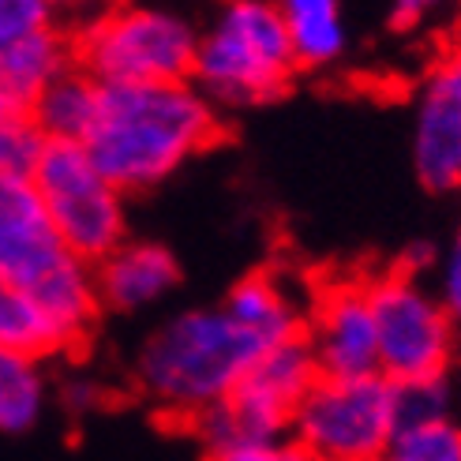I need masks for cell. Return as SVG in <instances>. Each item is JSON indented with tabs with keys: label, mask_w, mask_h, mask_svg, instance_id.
<instances>
[{
	"label": "cell",
	"mask_w": 461,
	"mask_h": 461,
	"mask_svg": "<svg viewBox=\"0 0 461 461\" xmlns=\"http://www.w3.org/2000/svg\"><path fill=\"white\" fill-rule=\"evenodd\" d=\"M364 285L375 312L379 372L390 383L447 379L461 330L435 285L420 282L412 270H386Z\"/></svg>",
	"instance_id": "8"
},
{
	"label": "cell",
	"mask_w": 461,
	"mask_h": 461,
	"mask_svg": "<svg viewBox=\"0 0 461 461\" xmlns=\"http://www.w3.org/2000/svg\"><path fill=\"white\" fill-rule=\"evenodd\" d=\"M447 0H390V23H394L398 31H412L428 23L435 12H439Z\"/></svg>",
	"instance_id": "23"
},
{
	"label": "cell",
	"mask_w": 461,
	"mask_h": 461,
	"mask_svg": "<svg viewBox=\"0 0 461 461\" xmlns=\"http://www.w3.org/2000/svg\"><path fill=\"white\" fill-rule=\"evenodd\" d=\"M199 31L184 15L113 0L79 23L76 64L98 83H169L192 79Z\"/></svg>",
	"instance_id": "6"
},
{
	"label": "cell",
	"mask_w": 461,
	"mask_h": 461,
	"mask_svg": "<svg viewBox=\"0 0 461 461\" xmlns=\"http://www.w3.org/2000/svg\"><path fill=\"white\" fill-rule=\"evenodd\" d=\"M45 131L34 124L31 113L0 121V173H34L38 158L45 150Z\"/></svg>",
	"instance_id": "20"
},
{
	"label": "cell",
	"mask_w": 461,
	"mask_h": 461,
	"mask_svg": "<svg viewBox=\"0 0 461 461\" xmlns=\"http://www.w3.org/2000/svg\"><path fill=\"white\" fill-rule=\"evenodd\" d=\"M50 379H45L41 353L0 345V435H27L38 428Z\"/></svg>",
	"instance_id": "17"
},
{
	"label": "cell",
	"mask_w": 461,
	"mask_h": 461,
	"mask_svg": "<svg viewBox=\"0 0 461 461\" xmlns=\"http://www.w3.org/2000/svg\"><path fill=\"white\" fill-rule=\"evenodd\" d=\"M31 176L45 199V211H50L57 233L76 256L98 263L124 240L128 192L102 173V166L90 158L83 143L50 140Z\"/></svg>",
	"instance_id": "9"
},
{
	"label": "cell",
	"mask_w": 461,
	"mask_h": 461,
	"mask_svg": "<svg viewBox=\"0 0 461 461\" xmlns=\"http://www.w3.org/2000/svg\"><path fill=\"white\" fill-rule=\"evenodd\" d=\"M304 341L319 364V375H364L379 372L375 312L364 282L322 285L304 322Z\"/></svg>",
	"instance_id": "10"
},
{
	"label": "cell",
	"mask_w": 461,
	"mask_h": 461,
	"mask_svg": "<svg viewBox=\"0 0 461 461\" xmlns=\"http://www.w3.org/2000/svg\"><path fill=\"white\" fill-rule=\"evenodd\" d=\"M398 431V383L383 372L319 375L293 417V443L319 461L386 457Z\"/></svg>",
	"instance_id": "7"
},
{
	"label": "cell",
	"mask_w": 461,
	"mask_h": 461,
	"mask_svg": "<svg viewBox=\"0 0 461 461\" xmlns=\"http://www.w3.org/2000/svg\"><path fill=\"white\" fill-rule=\"evenodd\" d=\"M278 12L301 72H322L345 60L353 38L345 0H278Z\"/></svg>",
	"instance_id": "14"
},
{
	"label": "cell",
	"mask_w": 461,
	"mask_h": 461,
	"mask_svg": "<svg viewBox=\"0 0 461 461\" xmlns=\"http://www.w3.org/2000/svg\"><path fill=\"white\" fill-rule=\"evenodd\" d=\"M270 345L218 308L176 312L143 341L135 383L166 417L195 420L233 394L248 367Z\"/></svg>",
	"instance_id": "2"
},
{
	"label": "cell",
	"mask_w": 461,
	"mask_h": 461,
	"mask_svg": "<svg viewBox=\"0 0 461 461\" xmlns=\"http://www.w3.org/2000/svg\"><path fill=\"white\" fill-rule=\"evenodd\" d=\"M57 27L53 0H0V45Z\"/></svg>",
	"instance_id": "21"
},
{
	"label": "cell",
	"mask_w": 461,
	"mask_h": 461,
	"mask_svg": "<svg viewBox=\"0 0 461 461\" xmlns=\"http://www.w3.org/2000/svg\"><path fill=\"white\" fill-rule=\"evenodd\" d=\"M113 0H53V8H57V15H68V19H79V23H86V19H95L102 8H109Z\"/></svg>",
	"instance_id": "24"
},
{
	"label": "cell",
	"mask_w": 461,
	"mask_h": 461,
	"mask_svg": "<svg viewBox=\"0 0 461 461\" xmlns=\"http://www.w3.org/2000/svg\"><path fill=\"white\" fill-rule=\"evenodd\" d=\"M72 60H76V45L57 27L19 38L12 45H0V90L19 109H31L41 90L72 68Z\"/></svg>",
	"instance_id": "15"
},
{
	"label": "cell",
	"mask_w": 461,
	"mask_h": 461,
	"mask_svg": "<svg viewBox=\"0 0 461 461\" xmlns=\"http://www.w3.org/2000/svg\"><path fill=\"white\" fill-rule=\"evenodd\" d=\"M435 293H439V301L447 304V312L454 315L461 330V225L439 256V267H435Z\"/></svg>",
	"instance_id": "22"
},
{
	"label": "cell",
	"mask_w": 461,
	"mask_h": 461,
	"mask_svg": "<svg viewBox=\"0 0 461 461\" xmlns=\"http://www.w3.org/2000/svg\"><path fill=\"white\" fill-rule=\"evenodd\" d=\"M225 312L237 322H244L251 334H259L267 345L301 338L304 322H308L304 296L293 289V282L285 274H270V270L248 274L244 282H237L229 289Z\"/></svg>",
	"instance_id": "13"
},
{
	"label": "cell",
	"mask_w": 461,
	"mask_h": 461,
	"mask_svg": "<svg viewBox=\"0 0 461 461\" xmlns=\"http://www.w3.org/2000/svg\"><path fill=\"white\" fill-rule=\"evenodd\" d=\"M412 169L428 192H461V86L439 68H431L412 109Z\"/></svg>",
	"instance_id": "11"
},
{
	"label": "cell",
	"mask_w": 461,
	"mask_h": 461,
	"mask_svg": "<svg viewBox=\"0 0 461 461\" xmlns=\"http://www.w3.org/2000/svg\"><path fill=\"white\" fill-rule=\"evenodd\" d=\"M386 457L390 461H461V420L450 409L398 420Z\"/></svg>",
	"instance_id": "19"
},
{
	"label": "cell",
	"mask_w": 461,
	"mask_h": 461,
	"mask_svg": "<svg viewBox=\"0 0 461 461\" xmlns=\"http://www.w3.org/2000/svg\"><path fill=\"white\" fill-rule=\"evenodd\" d=\"M435 68H439V72H443L450 83H457V86H461V38L450 45V50H447V57H443L439 64H435Z\"/></svg>",
	"instance_id": "25"
},
{
	"label": "cell",
	"mask_w": 461,
	"mask_h": 461,
	"mask_svg": "<svg viewBox=\"0 0 461 461\" xmlns=\"http://www.w3.org/2000/svg\"><path fill=\"white\" fill-rule=\"evenodd\" d=\"M319 379V364L304 334L270 345L233 394L192 420L203 450L221 461H289L301 457L293 443V417Z\"/></svg>",
	"instance_id": "4"
},
{
	"label": "cell",
	"mask_w": 461,
	"mask_h": 461,
	"mask_svg": "<svg viewBox=\"0 0 461 461\" xmlns=\"http://www.w3.org/2000/svg\"><path fill=\"white\" fill-rule=\"evenodd\" d=\"M0 345H15V349H31L41 357L68 349L57 322L41 312V304L27 289L5 274H0Z\"/></svg>",
	"instance_id": "18"
},
{
	"label": "cell",
	"mask_w": 461,
	"mask_h": 461,
	"mask_svg": "<svg viewBox=\"0 0 461 461\" xmlns=\"http://www.w3.org/2000/svg\"><path fill=\"white\" fill-rule=\"evenodd\" d=\"M218 105L192 79L102 83L83 147L117 188L147 192L218 143Z\"/></svg>",
	"instance_id": "1"
},
{
	"label": "cell",
	"mask_w": 461,
	"mask_h": 461,
	"mask_svg": "<svg viewBox=\"0 0 461 461\" xmlns=\"http://www.w3.org/2000/svg\"><path fill=\"white\" fill-rule=\"evenodd\" d=\"M95 282L105 308L143 312L176 289L180 267L161 244L150 240H121L117 248L95 263Z\"/></svg>",
	"instance_id": "12"
},
{
	"label": "cell",
	"mask_w": 461,
	"mask_h": 461,
	"mask_svg": "<svg viewBox=\"0 0 461 461\" xmlns=\"http://www.w3.org/2000/svg\"><path fill=\"white\" fill-rule=\"evenodd\" d=\"M0 274L34 296L68 349L95 327L102 308L95 263L64 244L31 173H0Z\"/></svg>",
	"instance_id": "3"
},
{
	"label": "cell",
	"mask_w": 461,
	"mask_h": 461,
	"mask_svg": "<svg viewBox=\"0 0 461 461\" xmlns=\"http://www.w3.org/2000/svg\"><path fill=\"white\" fill-rule=\"evenodd\" d=\"M301 64L278 0H221L199 31L192 83L218 109H251L282 98Z\"/></svg>",
	"instance_id": "5"
},
{
	"label": "cell",
	"mask_w": 461,
	"mask_h": 461,
	"mask_svg": "<svg viewBox=\"0 0 461 461\" xmlns=\"http://www.w3.org/2000/svg\"><path fill=\"white\" fill-rule=\"evenodd\" d=\"M15 113H31V109H19V105L5 95V90H0V121H5V117H15Z\"/></svg>",
	"instance_id": "26"
},
{
	"label": "cell",
	"mask_w": 461,
	"mask_h": 461,
	"mask_svg": "<svg viewBox=\"0 0 461 461\" xmlns=\"http://www.w3.org/2000/svg\"><path fill=\"white\" fill-rule=\"evenodd\" d=\"M98 98H102V83L90 72H83V68H68L34 98L31 117L45 131V140L83 143L90 124H95Z\"/></svg>",
	"instance_id": "16"
}]
</instances>
